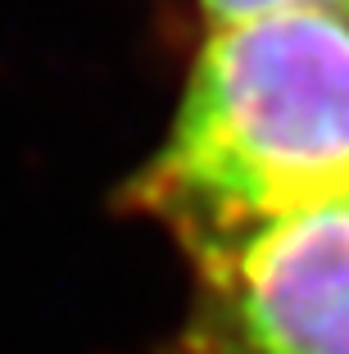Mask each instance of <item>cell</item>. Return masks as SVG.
<instances>
[{"instance_id": "2", "label": "cell", "mask_w": 349, "mask_h": 354, "mask_svg": "<svg viewBox=\"0 0 349 354\" xmlns=\"http://www.w3.org/2000/svg\"><path fill=\"white\" fill-rule=\"evenodd\" d=\"M182 354H349V196L196 259Z\"/></svg>"}, {"instance_id": "1", "label": "cell", "mask_w": 349, "mask_h": 354, "mask_svg": "<svg viewBox=\"0 0 349 354\" xmlns=\"http://www.w3.org/2000/svg\"><path fill=\"white\" fill-rule=\"evenodd\" d=\"M349 196V14L331 5L214 28L164 146L127 182L132 214L191 259Z\"/></svg>"}, {"instance_id": "4", "label": "cell", "mask_w": 349, "mask_h": 354, "mask_svg": "<svg viewBox=\"0 0 349 354\" xmlns=\"http://www.w3.org/2000/svg\"><path fill=\"white\" fill-rule=\"evenodd\" d=\"M340 10H345V14H349V0H340Z\"/></svg>"}, {"instance_id": "3", "label": "cell", "mask_w": 349, "mask_h": 354, "mask_svg": "<svg viewBox=\"0 0 349 354\" xmlns=\"http://www.w3.org/2000/svg\"><path fill=\"white\" fill-rule=\"evenodd\" d=\"M308 5H331V10H340V0H200V10L209 14L214 28H223V23H245V19H258V14L308 10Z\"/></svg>"}]
</instances>
